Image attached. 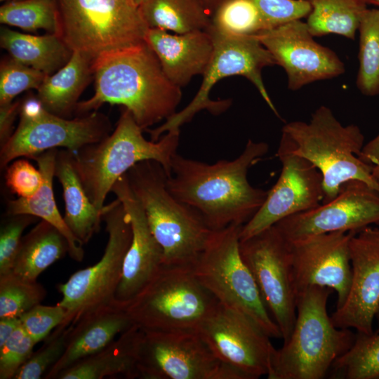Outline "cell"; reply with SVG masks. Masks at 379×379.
I'll list each match as a JSON object with an SVG mask.
<instances>
[{"label": "cell", "mask_w": 379, "mask_h": 379, "mask_svg": "<svg viewBox=\"0 0 379 379\" xmlns=\"http://www.w3.org/2000/svg\"><path fill=\"white\" fill-rule=\"evenodd\" d=\"M268 151L267 143L249 139L236 159L212 164L177 153L166 187L178 200L197 210L212 230L244 225L267 197L268 190L252 186L247 175L249 168Z\"/></svg>", "instance_id": "1"}, {"label": "cell", "mask_w": 379, "mask_h": 379, "mask_svg": "<svg viewBox=\"0 0 379 379\" xmlns=\"http://www.w3.org/2000/svg\"><path fill=\"white\" fill-rule=\"evenodd\" d=\"M95 93L77 105L79 116L105 103L128 109L143 130L167 119L181 100L180 88L166 77L154 51L144 41L96 57L92 62Z\"/></svg>", "instance_id": "2"}, {"label": "cell", "mask_w": 379, "mask_h": 379, "mask_svg": "<svg viewBox=\"0 0 379 379\" xmlns=\"http://www.w3.org/2000/svg\"><path fill=\"white\" fill-rule=\"evenodd\" d=\"M331 293L329 288L314 286L298 294L293 331L274 350L268 379H322L352 346L357 334L335 326L328 314Z\"/></svg>", "instance_id": "3"}, {"label": "cell", "mask_w": 379, "mask_h": 379, "mask_svg": "<svg viewBox=\"0 0 379 379\" xmlns=\"http://www.w3.org/2000/svg\"><path fill=\"white\" fill-rule=\"evenodd\" d=\"M126 176L163 250V265L193 267L213 230L197 210L170 193L168 175L159 163L141 161Z\"/></svg>", "instance_id": "4"}, {"label": "cell", "mask_w": 379, "mask_h": 379, "mask_svg": "<svg viewBox=\"0 0 379 379\" xmlns=\"http://www.w3.org/2000/svg\"><path fill=\"white\" fill-rule=\"evenodd\" d=\"M282 133L288 138L291 151L311 162L321 173L323 203L333 200L341 185L352 180L363 181L379 191L374 166L359 159L364 136L355 124L343 125L332 110L321 105L309 122L286 124Z\"/></svg>", "instance_id": "5"}, {"label": "cell", "mask_w": 379, "mask_h": 379, "mask_svg": "<svg viewBox=\"0 0 379 379\" xmlns=\"http://www.w3.org/2000/svg\"><path fill=\"white\" fill-rule=\"evenodd\" d=\"M131 113L123 110L114 131L102 141L73 153V164L91 202L99 209L117 180L135 164L153 160L171 175L177 154L180 129L171 130L157 141L147 140Z\"/></svg>", "instance_id": "6"}, {"label": "cell", "mask_w": 379, "mask_h": 379, "mask_svg": "<svg viewBox=\"0 0 379 379\" xmlns=\"http://www.w3.org/2000/svg\"><path fill=\"white\" fill-rule=\"evenodd\" d=\"M219 304L195 276L192 267L164 265L124 304L144 331H197Z\"/></svg>", "instance_id": "7"}, {"label": "cell", "mask_w": 379, "mask_h": 379, "mask_svg": "<svg viewBox=\"0 0 379 379\" xmlns=\"http://www.w3.org/2000/svg\"><path fill=\"white\" fill-rule=\"evenodd\" d=\"M242 227L233 224L213 230L192 267L194 273L220 303L250 317L271 338L282 339L279 328L241 255Z\"/></svg>", "instance_id": "8"}, {"label": "cell", "mask_w": 379, "mask_h": 379, "mask_svg": "<svg viewBox=\"0 0 379 379\" xmlns=\"http://www.w3.org/2000/svg\"><path fill=\"white\" fill-rule=\"evenodd\" d=\"M60 36L93 60L144 41L148 29L133 0H57Z\"/></svg>", "instance_id": "9"}, {"label": "cell", "mask_w": 379, "mask_h": 379, "mask_svg": "<svg viewBox=\"0 0 379 379\" xmlns=\"http://www.w3.org/2000/svg\"><path fill=\"white\" fill-rule=\"evenodd\" d=\"M102 219L105 222L107 242L98 262L72 274L58 285L61 300L58 302L67 312L61 325H74L99 309L117 303L126 254L132 239L131 222L119 199L105 205Z\"/></svg>", "instance_id": "10"}, {"label": "cell", "mask_w": 379, "mask_h": 379, "mask_svg": "<svg viewBox=\"0 0 379 379\" xmlns=\"http://www.w3.org/2000/svg\"><path fill=\"white\" fill-rule=\"evenodd\" d=\"M208 30L213 37L214 51L197 95L187 106L167 119L160 126L146 130L152 140H158L165 132L179 130L202 109H206L215 114L225 111L230 105V101L211 100L209 93L218 81L231 76H242L249 80L270 108L279 117L262 78L263 68L276 65L269 51L256 36H227Z\"/></svg>", "instance_id": "11"}, {"label": "cell", "mask_w": 379, "mask_h": 379, "mask_svg": "<svg viewBox=\"0 0 379 379\" xmlns=\"http://www.w3.org/2000/svg\"><path fill=\"white\" fill-rule=\"evenodd\" d=\"M137 370L138 378L144 379H244L194 330H141Z\"/></svg>", "instance_id": "12"}, {"label": "cell", "mask_w": 379, "mask_h": 379, "mask_svg": "<svg viewBox=\"0 0 379 379\" xmlns=\"http://www.w3.org/2000/svg\"><path fill=\"white\" fill-rule=\"evenodd\" d=\"M239 250L284 343L286 342L295 325L297 301L287 241L273 225L240 240Z\"/></svg>", "instance_id": "13"}, {"label": "cell", "mask_w": 379, "mask_h": 379, "mask_svg": "<svg viewBox=\"0 0 379 379\" xmlns=\"http://www.w3.org/2000/svg\"><path fill=\"white\" fill-rule=\"evenodd\" d=\"M111 131L109 118L97 111L72 119L48 110L34 119H20L13 135L1 147V169L19 157L31 159L51 149L62 147L76 153L102 141Z\"/></svg>", "instance_id": "14"}, {"label": "cell", "mask_w": 379, "mask_h": 379, "mask_svg": "<svg viewBox=\"0 0 379 379\" xmlns=\"http://www.w3.org/2000/svg\"><path fill=\"white\" fill-rule=\"evenodd\" d=\"M213 354L244 379L267 375L276 348L250 317L219 302L197 330Z\"/></svg>", "instance_id": "15"}, {"label": "cell", "mask_w": 379, "mask_h": 379, "mask_svg": "<svg viewBox=\"0 0 379 379\" xmlns=\"http://www.w3.org/2000/svg\"><path fill=\"white\" fill-rule=\"evenodd\" d=\"M277 157L282 165L280 175L268 190L262 206L243 225L240 240L251 237L285 218L311 210L322 204L321 173L308 160L291 151L288 138L283 133Z\"/></svg>", "instance_id": "16"}, {"label": "cell", "mask_w": 379, "mask_h": 379, "mask_svg": "<svg viewBox=\"0 0 379 379\" xmlns=\"http://www.w3.org/2000/svg\"><path fill=\"white\" fill-rule=\"evenodd\" d=\"M379 225V191L357 180L343 183L331 201L274 225L286 241L333 232H359Z\"/></svg>", "instance_id": "17"}, {"label": "cell", "mask_w": 379, "mask_h": 379, "mask_svg": "<svg viewBox=\"0 0 379 379\" xmlns=\"http://www.w3.org/2000/svg\"><path fill=\"white\" fill-rule=\"evenodd\" d=\"M256 36L276 65L284 69L291 91L345 72L343 62L334 51L314 39L306 22L302 20L263 30Z\"/></svg>", "instance_id": "18"}, {"label": "cell", "mask_w": 379, "mask_h": 379, "mask_svg": "<svg viewBox=\"0 0 379 379\" xmlns=\"http://www.w3.org/2000/svg\"><path fill=\"white\" fill-rule=\"evenodd\" d=\"M355 232H333L287 241L297 295L310 286L326 287L337 293L335 309L344 304L352 277L350 240Z\"/></svg>", "instance_id": "19"}, {"label": "cell", "mask_w": 379, "mask_h": 379, "mask_svg": "<svg viewBox=\"0 0 379 379\" xmlns=\"http://www.w3.org/2000/svg\"><path fill=\"white\" fill-rule=\"evenodd\" d=\"M351 284L344 304L331 316L333 325L373 333L379 307V228L368 226L350 240Z\"/></svg>", "instance_id": "20"}, {"label": "cell", "mask_w": 379, "mask_h": 379, "mask_svg": "<svg viewBox=\"0 0 379 379\" xmlns=\"http://www.w3.org/2000/svg\"><path fill=\"white\" fill-rule=\"evenodd\" d=\"M122 203L131 225L132 239L126 254L116 300L124 305L132 299L163 265V250L154 237L144 210L128 185L126 173L112 191Z\"/></svg>", "instance_id": "21"}, {"label": "cell", "mask_w": 379, "mask_h": 379, "mask_svg": "<svg viewBox=\"0 0 379 379\" xmlns=\"http://www.w3.org/2000/svg\"><path fill=\"white\" fill-rule=\"evenodd\" d=\"M144 41L154 51L166 77L175 86H186L203 75L213 54L214 40L208 30L185 34L148 28Z\"/></svg>", "instance_id": "22"}, {"label": "cell", "mask_w": 379, "mask_h": 379, "mask_svg": "<svg viewBox=\"0 0 379 379\" xmlns=\"http://www.w3.org/2000/svg\"><path fill=\"white\" fill-rule=\"evenodd\" d=\"M133 325L119 302L88 314L70 326L65 350L44 378L55 379L59 373L102 350Z\"/></svg>", "instance_id": "23"}, {"label": "cell", "mask_w": 379, "mask_h": 379, "mask_svg": "<svg viewBox=\"0 0 379 379\" xmlns=\"http://www.w3.org/2000/svg\"><path fill=\"white\" fill-rule=\"evenodd\" d=\"M58 149H51L31 159L36 161L43 175V183L33 196L8 199L6 215L27 214L45 220L57 228L69 244V255L77 262L84 256L83 244L72 234L60 215L54 197L53 180L55 177V158Z\"/></svg>", "instance_id": "24"}, {"label": "cell", "mask_w": 379, "mask_h": 379, "mask_svg": "<svg viewBox=\"0 0 379 379\" xmlns=\"http://www.w3.org/2000/svg\"><path fill=\"white\" fill-rule=\"evenodd\" d=\"M141 330L133 325L102 350L59 373L58 379L138 378V347Z\"/></svg>", "instance_id": "25"}, {"label": "cell", "mask_w": 379, "mask_h": 379, "mask_svg": "<svg viewBox=\"0 0 379 379\" xmlns=\"http://www.w3.org/2000/svg\"><path fill=\"white\" fill-rule=\"evenodd\" d=\"M55 177L62 187L65 223L83 244H87L100 230L102 209L96 208L88 198L74 167L72 152L58 149Z\"/></svg>", "instance_id": "26"}, {"label": "cell", "mask_w": 379, "mask_h": 379, "mask_svg": "<svg viewBox=\"0 0 379 379\" xmlns=\"http://www.w3.org/2000/svg\"><path fill=\"white\" fill-rule=\"evenodd\" d=\"M92 62L86 55L72 51L63 67L45 77L36 95L49 112L67 118L75 112L78 100L93 75Z\"/></svg>", "instance_id": "27"}, {"label": "cell", "mask_w": 379, "mask_h": 379, "mask_svg": "<svg viewBox=\"0 0 379 379\" xmlns=\"http://www.w3.org/2000/svg\"><path fill=\"white\" fill-rule=\"evenodd\" d=\"M1 47L13 60L50 75L63 67L72 51L58 34L32 35L1 28Z\"/></svg>", "instance_id": "28"}, {"label": "cell", "mask_w": 379, "mask_h": 379, "mask_svg": "<svg viewBox=\"0 0 379 379\" xmlns=\"http://www.w3.org/2000/svg\"><path fill=\"white\" fill-rule=\"evenodd\" d=\"M69 250L63 234L41 220L23 236L12 271L23 279L37 281L44 271L69 254Z\"/></svg>", "instance_id": "29"}, {"label": "cell", "mask_w": 379, "mask_h": 379, "mask_svg": "<svg viewBox=\"0 0 379 379\" xmlns=\"http://www.w3.org/2000/svg\"><path fill=\"white\" fill-rule=\"evenodd\" d=\"M138 6L151 29L185 34L208 30L211 24L201 0H142Z\"/></svg>", "instance_id": "30"}, {"label": "cell", "mask_w": 379, "mask_h": 379, "mask_svg": "<svg viewBox=\"0 0 379 379\" xmlns=\"http://www.w3.org/2000/svg\"><path fill=\"white\" fill-rule=\"evenodd\" d=\"M311 6L306 24L314 36L334 34L354 39L368 9L364 0H305Z\"/></svg>", "instance_id": "31"}, {"label": "cell", "mask_w": 379, "mask_h": 379, "mask_svg": "<svg viewBox=\"0 0 379 379\" xmlns=\"http://www.w3.org/2000/svg\"><path fill=\"white\" fill-rule=\"evenodd\" d=\"M357 87L366 96L379 95V9H367L359 25Z\"/></svg>", "instance_id": "32"}, {"label": "cell", "mask_w": 379, "mask_h": 379, "mask_svg": "<svg viewBox=\"0 0 379 379\" xmlns=\"http://www.w3.org/2000/svg\"><path fill=\"white\" fill-rule=\"evenodd\" d=\"M0 22L34 32L44 29L60 36L57 0H23L6 2L0 8Z\"/></svg>", "instance_id": "33"}, {"label": "cell", "mask_w": 379, "mask_h": 379, "mask_svg": "<svg viewBox=\"0 0 379 379\" xmlns=\"http://www.w3.org/2000/svg\"><path fill=\"white\" fill-rule=\"evenodd\" d=\"M333 379H379V333H357L352 346L332 365Z\"/></svg>", "instance_id": "34"}, {"label": "cell", "mask_w": 379, "mask_h": 379, "mask_svg": "<svg viewBox=\"0 0 379 379\" xmlns=\"http://www.w3.org/2000/svg\"><path fill=\"white\" fill-rule=\"evenodd\" d=\"M208 29L227 36H256L266 29L252 0H225L211 17Z\"/></svg>", "instance_id": "35"}, {"label": "cell", "mask_w": 379, "mask_h": 379, "mask_svg": "<svg viewBox=\"0 0 379 379\" xmlns=\"http://www.w3.org/2000/svg\"><path fill=\"white\" fill-rule=\"evenodd\" d=\"M46 290L37 281H29L13 271L0 274V317H20L41 304Z\"/></svg>", "instance_id": "36"}, {"label": "cell", "mask_w": 379, "mask_h": 379, "mask_svg": "<svg viewBox=\"0 0 379 379\" xmlns=\"http://www.w3.org/2000/svg\"><path fill=\"white\" fill-rule=\"evenodd\" d=\"M71 326H59L45 340L44 345L20 368L13 379H39L62 356L67 343Z\"/></svg>", "instance_id": "37"}, {"label": "cell", "mask_w": 379, "mask_h": 379, "mask_svg": "<svg viewBox=\"0 0 379 379\" xmlns=\"http://www.w3.org/2000/svg\"><path fill=\"white\" fill-rule=\"evenodd\" d=\"M44 72L23 65L12 58L4 59L0 65V105L29 89L37 90L45 77Z\"/></svg>", "instance_id": "38"}, {"label": "cell", "mask_w": 379, "mask_h": 379, "mask_svg": "<svg viewBox=\"0 0 379 379\" xmlns=\"http://www.w3.org/2000/svg\"><path fill=\"white\" fill-rule=\"evenodd\" d=\"M0 229V274L13 270L18 255L24 230L37 220L27 215H6Z\"/></svg>", "instance_id": "39"}, {"label": "cell", "mask_w": 379, "mask_h": 379, "mask_svg": "<svg viewBox=\"0 0 379 379\" xmlns=\"http://www.w3.org/2000/svg\"><path fill=\"white\" fill-rule=\"evenodd\" d=\"M36 343L20 324L0 347V379H12L30 358Z\"/></svg>", "instance_id": "40"}, {"label": "cell", "mask_w": 379, "mask_h": 379, "mask_svg": "<svg viewBox=\"0 0 379 379\" xmlns=\"http://www.w3.org/2000/svg\"><path fill=\"white\" fill-rule=\"evenodd\" d=\"M66 310L59 305L39 304L20 317L21 325L36 343L45 340L66 319Z\"/></svg>", "instance_id": "41"}, {"label": "cell", "mask_w": 379, "mask_h": 379, "mask_svg": "<svg viewBox=\"0 0 379 379\" xmlns=\"http://www.w3.org/2000/svg\"><path fill=\"white\" fill-rule=\"evenodd\" d=\"M266 25L272 29L295 20L307 18L311 6L305 0H252Z\"/></svg>", "instance_id": "42"}, {"label": "cell", "mask_w": 379, "mask_h": 379, "mask_svg": "<svg viewBox=\"0 0 379 379\" xmlns=\"http://www.w3.org/2000/svg\"><path fill=\"white\" fill-rule=\"evenodd\" d=\"M6 185L8 190L19 198L33 196L43 183V175L28 160H13L6 168Z\"/></svg>", "instance_id": "43"}, {"label": "cell", "mask_w": 379, "mask_h": 379, "mask_svg": "<svg viewBox=\"0 0 379 379\" xmlns=\"http://www.w3.org/2000/svg\"><path fill=\"white\" fill-rule=\"evenodd\" d=\"M21 101L16 100L0 105V146H3L13 133V124L19 116Z\"/></svg>", "instance_id": "44"}, {"label": "cell", "mask_w": 379, "mask_h": 379, "mask_svg": "<svg viewBox=\"0 0 379 379\" xmlns=\"http://www.w3.org/2000/svg\"><path fill=\"white\" fill-rule=\"evenodd\" d=\"M359 157L361 161L374 166L373 174L379 182V133L364 145Z\"/></svg>", "instance_id": "45"}, {"label": "cell", "mask_w": 379, "mask_h": 379, "mask_svg": "<svg viewBox=\"0 0 379 379\" xmlns=\"http://www.w3.org/2000/svg\"><path fill=\"white\" fill-rule=\"evenodd\" d=\"M20 324V317H0V347L4 345Z\"/></svg>", "instance_id": "46"}, {"label": "cell", "mask_w": 379, "mask_h": 379, "mask_svg": "<svg viewBox=\"0 0 379 379\" xmlns=\"http://www.w3.org/2000/svg\"><path fill=\"white\" fill-rule=\"evenodd\" d=\"M206 11L210 14L211 17L215 9L225 1V0H201Z\"/></svg>", "instance_id": "47"}, {"label": "cell", "mask_w": 379, "mask_h": 379, "mask_svg": "<svg viewBox=\"0 0 379 379\" xmlns=\"http://www.w3.org/2000/svg\"><path fill=\"white\" fill-rule=\"evenodd\" d=\"M364 1L367 5L371 4V5H374L379 7V0H364Z\"/></svg>", "instance_id": "48"}, {"label": "cell", "mask_w": 379, "mask_h": 379, "mask_svg": "<svg viewBox=\"0 0 379 379\" xmlns=\"http://www.w3.org/2000/svg\"><path fill=\"white\" fill-rule=\"evenodd\" d=\"M375 320H376V321H377V329L374 332L375 333H379V307H378V311H377L375 317Z\"/></svg>", "instance_id": "49"}, {"label": "cell", "mask_w": 379, "mask_h": 379, "mask_svg": "<svg viewBox=\"0 0 379 379\" xmlns=\"http://www.w3.org/2000/svg\"><path fill=\"white\" fill-rule=\"evenodd\" d=\"M1 1L4 2H12V1H23V0H0Z\"/></svg>", "instance_id": "50"}, {"label": "cell", "mask_w": 379, "mask_h": 379, "mask_svg": "<svg viewBox=\"0 0 379 379\" xmlns=\"http://www.w3.org/2000/svg\"><path fill=\"white\" fill-rule=\"evenodd\" d=\"M136 4H139L142 0H133Z\"/></svg>", "instance_id": "51"}]
</instances>
